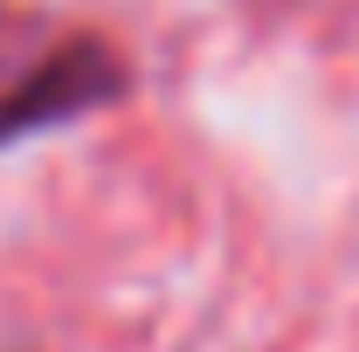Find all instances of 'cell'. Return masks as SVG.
<instances>
[{
  "label": "cell",
  "instance_id": "cell-1",
  "mask_svg": "<svg viewBox=\"0 0 359 352\" xmlns=\"http://www.w3.org/2000/svg\"><path fill=\"white\" fill-rule=\"evenodd\" d=\"M125 90L118 55L97 35H55L42 21L0 14V138L69 125Z\"/></svg>",
  "mask_w": 359,
  "mask_h": 352
}]
</instances>
